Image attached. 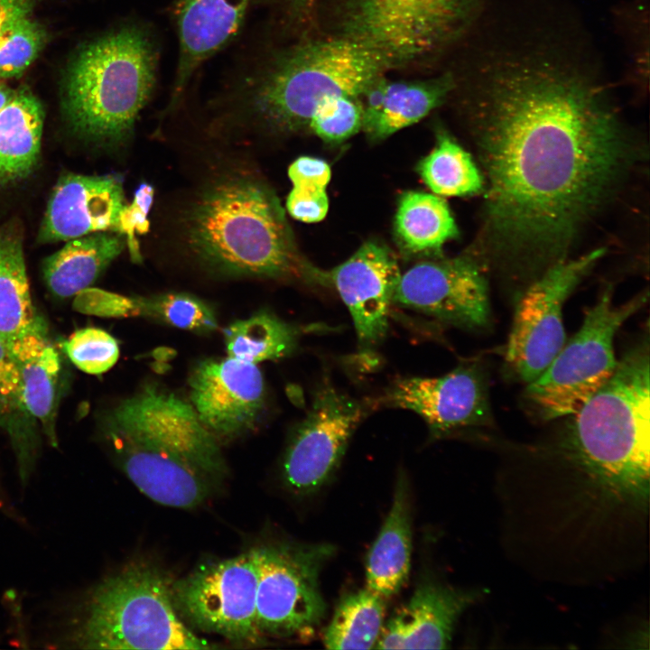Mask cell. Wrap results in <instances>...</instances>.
Returning a JSON list of instances; mask_svg holds the SVG:
<instances>
[{"mask_svg": "<svg viewBox=\"0 0 650 650\" xmlns=\"http://www.w3.org/2000/svg\"><path fill=\"white\" fill-rule=\"evenodd\" d=\"M474 98L484 179L478 253L513 298L570 257L636 150L601 86L549 53L488 63Z\"/></svg>", "mask_w": 650, "mask_h": 650, "instance_id": "6da1fadb", "label": "cell"}, {"mask_svg": "<svg viewBox=\"0 0 650 650\" xmlns=\"http://www.w3.org/2000/svg\"><path fill=\"white\" fill-rule=\"evenodd\" d=\"M44 113L27 88H19L0 112V189L26 178L40 155Z\"/></svg>", "mask_w": 650, "mask_h": 650, "instance_id": "cb8c5ba5", "label": "cell"}, {"mask_svg": "<svg viewBox=\"0 0 650 650\" xmlns=\"http://www.w3.org/2000/svg\"><path fill=\"white\" fill-rule=\"evenodd\" d=\"M189 385L192 408L218 441L252 430L265 405L264 378L256 364L228 356L199 363Z\"/></svg>", "mask_w": 650, "mask_h": 650, "instance_id": "9a60e30c", "label": "cell"}, {"mask_svg": "<svg viewBox=\"0 0 650 650\" xmlns=\"http://www.w3.org/2000/svg\"><path fill=\"white\" fill-rule=\"evenodd\" d=\"M15 91V89L0 82V112L14 98Z\"/></svg>", "mask_w": 650, "mask_h": 650, "instance_id": "ab89813d", "label": "cell"}, {"mask_svg": "<svg viewBox=\"0 0 650 650\" xmlns=\"http://www.w3.org/2000/svg\"><path fill=\"white\" fill-rule=\"evenodd\" d=\"M401 272L390 250L376 242L363 244L326 274L352 317L362 347L386 335L393 294Z\"/></svg>", "mask_w": 650, "mask_h": 650, "instance_id": "2e32d148", "label": "cell"}, {"mask_svg": "<svg viewBox=\"0 0 650 650\" xmlns=\"http://www.w3.org/2000/svg\"><path fill=\"white\" fill-rule=\"evenodd\" d=\"M124 206L122 181L116 176L63 175L52 190L38 238L49 243L116 232Z\"/></svg>", "mask_w": 650, "mask_h": 650, "instance_id": "e0dca14e", "label": "cell"}, {"mask_svg": "<svg viewBox=\"0 0 650 650\" xmlns=\"http://www.w3.org/2000/svg\"><path fill=\"white\" fill-rule=\"evenodd\" d=\"M479 590H458L434 580L421 583L387 622L376 649H445L461 614L481 599Z\"/></svg>", "mask_w": 650, "mask_h": 650, "instance_id": "ac0fdd59", "label": "cell"}, {"mask_svg": "<svg viewBox=\"0 0 650 650\" xmlns=\"http://www.w3.org/2000/svg\"><path fill=\"white\" fill-rule=\"evenodd\" d=\"M386 599L365 588L344 597L324 634L329 649H372L382 632Z\"/></svg>", "mask_w": 650, "mask_h": 650, "instance_id": "4316f807", "label": "cell"}, {"mask_svg": "<svg viewBox=\"0 0 650 650\" xmlns=\"http://www.w3.org/2000/svg\"><path fill=\"white\" fill-rule=\"evenodd\" d=\"M393 303L466 330L490 325L486 273L470 256L413 265L400 274Z\"/></svg>", "mask_w": 650, "mask_h": 650, "instance_id": "5bb4252c", "label": "cell"}, {"mask_svg": "<svg viewBox=\"0 0 650 650\" xmlns=\"http://www.w3.org/2000/svg\"><path fill=\"white\" fill-rule=\"evenodd\" d=\"M395 231L401 246L412 254L439 251L459 230L446 201L422 191H406L398 202Z\"/></svg>", "mask_w": 650, "mask_h": 650, "instance_id": "484cf974", "label": "cell"}, {"mask_svg": "<svg viewBox=\"0 0 650 650\" xmlns=\"http://www.w3.org/2000/svg\"><path fill=\"white\" fill-rule=\"evenodd\" d=\"M188 240L200 260L220 274H304L279 201L251 177L226 176L207 188L190 212Z\"/></svg>", "mask_w": 650, "mask_h": 650, "instance_id": "3957f363", "label": "cell"}, {"mask_svg": "<svg viewBox=\"0 0 650 650\" xmlns=\"http://www.w3.org/2000/svg\"><path fill=\"white\" fill-rule=\"evenodd\" d=\"M39 318L30 292L22 231L6 224L0 228V338L8 344Z\"/></svg>", "mask_w": 650, "mask_h": 650, "instance_id": "d4e9b609", "label": "cell"}, {"mask_svg": "<svg viewBox=\"0 0 650 650\" xmlns=\"http://www.w3.org/2000/svg\"><path fill=\"white\" fill-rule=\"evenodd\" d=\"M454 87L450 73L415 81H392L383 75L360 98L361 129L373 139L386 138L441 106Z\"/></svg>", "mask_w": 650, "mask_h": 650, "instance_id": "ffe728a7", "label": "cell"}, {"mask_svg": "<svg viewBox=\"0 0 650 650\" xmlns=\"http://www.w3.org/2000/svg\"><path fill=\"white\" fill-rule=\"evenodd\" d=\"M69 642L84 649H211L178 613L172 580L150 563L133 562L106 578L79 608Z\"/></svg>", "mask_w": 650, "mask_h": 650, "instance_id": "8992f818", "label": "cell"}, {"mask_svg": "<svg viewBox=\"0 0 650 650\" xmlns=\"http://www.w3.org/2000/svg\"><path fill=\"white\" fill-rule=\"evenodd\" d=\"M368 410L367 402L354 399L329 383L316 391L283 455L282 477L290 491L310 495L329 481Z\"/></svg>", "mask_w": 650, "mask_h": 650, "instance_id": "7c38bea8", "label": "cell"}, {"mask_svg": "<svg viewBox=\"0 0 650 650\" xmlns=\"http://www.w3.org/2000/svg\"><path fill=\"white\" fill-rule=\"evenodd\" d=\"M41 0H0V36L20 20L31 16Z\"/></svg>", "mask_w": 650, "mask_h": 650, "instance_id": "74e56055", "label": "cell"}, {"mask_svg": "<svg viewBox=\"0 0 650 650\" xmlns=\"http://www.w3.org/2000/svg\"><path fill=\"white\" fill-rule=\"evenodd\" d=\"M34 422L23 402L15 362L0 338V430L13 443L23 480L28 478L34 464L37 449Z\"/></svg>", "mask_w": 650, "mask_h": 650, "instance_id": "f546056e", "label": "cell"}, {"mask_svg": "<svg viewBox=\"0 0 650 650\" xmlns=\"http://www.w3.org/2000/svg\"><path fill=\"white\" fill-rule=\"evenodd\" d=\"M412 513L406 477L399 475L393 501L367 561L368 590L388 599L405 584L411 566Z\"/></svg>", "mask_w": 650, "mask_h": 650, "instance_id": "7402d4cb", "label": "cell"}, {"mask_svg": "<svg viewBox=\"0 0 650 650\" xmlns=\"http://www.w3.org/2000/svg\"><path fill=\"white\" fill-rule=\"evenodd\" d=\"M647 300L645 290L616 305L613 287L606 286L586 311L580 330L527 384L522 396L526 412L542 422L577 412L612 376L618 365L615 335Z\"/></svg>", "mask_w": 650, "mask_h": 650, "instance_id": "52a82bcc", "label": "cell"}, {"mask_svg": "<svg viewBox=\"0 0 650 650\" xmlns=\"http://www.w3.org/2000/svg\"><path fill=\"white\" fill-rule=\"evenodd\" d=\"M286 16L296 22L304 21L311 15L317 0H275Z\"/></svg>", "mask_w": 650, "mask_h": 650, "instance_id": "f35d334b", "label": "cell"}, {"mask_svg": "<svg viewBox=\"0 0 650 650\" xmlns=\"http://www.w3.org/2000/svg\"><path fill=\"white\" fill-rule=\"evenodd\" d=\"M159 49L148 27L129 22L84 44L62 84V109L75 130L99 143L125 140L157 81Z\"/></svg>", "mask_w": 650, "mask_h": 650, "instance_id": "277c9868", "label": "cell"}, {"mask_svg": "<svg viewBox=\"0 0 650 650\" xmlns=\"http://www.w3.org/2000/svg\"><path fill=\"white\" fill-rule=\"evenodd\" d=\"M47 40L45 28L25 17L0 36V79L20 76L33 62Z\"/></svg>", "mask_w": 650, "mask_h": 650, "instance_id": "d6a6232c", "label": "cell"}, {"mask_svg": "<svg viewBox=\"0 0 650 650\" xmlns=\"http://www.w3.org/2000/svg\"><path fill=\"white\" fill-rule=\"evenodd\" d=\"M366 402L369 409L390 407L414 412L435 437L493 425L488 376L478 361L463 363L439 377L398 378L376 398Z\"/></svg>", "mask_w": 650, "mask_h": 650, "instance_id": "4fadbf2b", "label": "cell"}, {"mask_svg": "<svg viewBox=\"0 0 650 650\" xmlns=\"http://www.w3.org/2000/svg\"><path fill=\"white\" fill-rule=\"evenodd\" d=\"M296 334L292 326L266 311L237 320L224 330L228 356L253 364L290 355L296 347Z\"/></svg>", "mask_w": 650, "mask_h": 650, "instance_id": "83f0119b", "label": "cell"}, {"mask_svg": "<svg viewBox=\"0 0 650 650\" xmlns=\"http://www.w3.org/2000/svg\"><path fill=\"white\" fill-rule=\"evenodd\" d=\"M153 200V188L142 183L135 192L130 205H125L120 212L116 232L122 235L128 246L133 261L141 262V252L135 234H144L149 229L147 219Z\"/></svg>", "mask_w": 650, "mask_h": 650, "instance_id": "d590c367", "label": "cell"}, {"mask_svg": "<svg viewBox=\"0 0 650 650\" xmlns=\"http://www.w3.org/2000/svg\"><path fill=\"white\" fill-rule=\"evenodd\" d=\"M257 568L253 550L200 564L172 581L176 609L186 624L232 643L264 641L256 625Z\"/></svg>", "mask_w": 650, "mask_h": 650, "instance_id": "8fae6325", "label": "cell"}, {"mask_svg": "<svg viewBox=\"0 0 650 650\" xmlns=\"http://www.w3.org/2000/svg\"><path fill=\"white\" fill-rule=\"evenodd\" d=\"M360 98L346 95L329 96L314 109L308 127L322 140L342 142L362 127Z\"/></svg>", "mask_w": 650, "mask_h": 650, "instance_id": "836d02e7", "label": "cell"}, {"mask_svg": "<svg viewBox=\"0 0 650 650\" xmlns=\"http://www.w3.org/2000/svg\"><path fill=\"white\" fill-rule=\"evenodd\" d=\"M266 58L237 84V105L251 121L281 133L308 127L329 96L360 98L389 70L378 54L339 35L299 42Z\"/></svg>", "mask_w": 650, "mask_h": 650, "instance_id": "7a4b0ae2", "label": "cell"}, {"mask_svg": "<svg viewBox=\"0 0 650 650\" xmlns=\"http://www.w3.org/2000/svg\"><path fill=\"white\" fill-rule=\"evenodd\" d=\"M125 244L115 231H100L68 240L48 256L42 274L51 292L60 298L75 296L90 287Z\"/></svg>", "mask_w": 650, "mask_h": 650, "instance_id": "603a6c76", "label": "cell"}, {"mask_svg": "<svg viewBox=\"0 0 650 650\" xmlns=\"http://www.w3.org/2000/svg\"><path fill=\"white\" fill-rule=\"evenodd\" d=\"M252 0H175L172 16L179 43L169 104H178L199 68L239 32Z\"/></svg>", "mask_w": 650, "mask_h": 650, "instance_id": "d6986e66", "label": "cell"}, {"mask_svg": "<svg viewBox=\"0 0 650 650\" xmlns=\"http://www.w3.org/2000/svg\"><path fill=\"white\" fill-rule=\"evenodd\" d=\"M104 432L125 474L153 501L192 509L213 495L218 482L200 470L209 460V442L187 412L146 408L104 423Z\"/></svg>", "mask_w": 650, "mask_h": 650, "instance_id": "5b68a950", "label": "cell"}, {"mask_svg": "<svg viewBox=\"0 0 650 650\" xmlns=\"http://www.w3.org/2000/svg\"><path fill=\"white\" fill-rule=\"evenodd\" d=\"M424 183L436 195L471 196L483 192L484 179L469 153L446 133H440L435 147L418 164Z\"/></svg>", "mask_w": 650, "mask_h": 650, "instance_id": "f1b7e54d", "label": "cell"}, {"mask_svg": "<svg viewBox=\"0 0 650 650\" xmlns=\"http://www.w3.org/2000/svg\"><path fill=\"white\" fill-rule=\"evenodd\" d=\"M604 254V248H595L561 260L520 294L505 353L506 371L514 378L532 382L562 348L564 302Z\"/></svg>", "mask_w": 650, "mask_h": 650, "instance_id": "30bf717a", "label": "cell"}, {"mask_svg": "<svg viewBox=\"0 0 650 650\" xmlns=\"http://www.w3.org/2000/svg\"><path fill=\"white\" fill-rule=\"evenodd\" d=\"M15 362L26 410L52 446H57L60 359L40 317L24 334L6 344Z\"/></svg>", "mask_w": 650, "mask_h": 650, "instance_id": "44dd1931", "label": "cell"}, {"mask_svg": "<svg viewBox=\"0 0 650 650\" xmlns=\"http://www.w3.org/2000/svg\"><path fill=\"white\" fill-rule=\"evenodd\" d=\"M288 175L292 182L286 200L290 215L306 223L322 220L329 209L326 192L331 177L329 164L319 158L302 156L290 165Z\"/></svg>", "mask_w": 650, "mask_h": 650, "instance_id": "4dcf8cb0", "label": "cell"}, {"mask_svg": "<svg viewBox=\"0 0 650 650\" xmlns=\"http://www.w3.org/2000/svg\"><path fill=\"white\" fill-rule=\"evenodd\" d=\"M63 347L74 366L90 375L107 371L119 357L116 339L98 328H84L75 331L67 339Z\"/></svg>", "mask_w": 650, "mask_h": 650, "instance_id": "e575fe53", "label": "cell"}, {"mask_svg": "<svg viewBox=\"0 0 650 650\" xmlns=\"http://www.w3.org/2000/svg\"><path fill=\"white\" fill-rule=\"evenodd\" d=\"M74 308L81 312L99 316H140L138 298H129L89 287L75 295Z\"/></svg>", "mask_w": 650, "mask_h": 650, "instance_id": "8d00e7d4", "label": "cell"}, {"mask_svg": "<svg viewBox=\"0 0 650 650\" xmlns=\"http://www.w3.org/2000/svg\"><path fill=\"white\" fill-rule=\"evenodd\" d=\"M477 0H342L339 36L378 54L389 70L433 56L468 25Z\"/></svg>", "mask_w": 650, "mask_h": 650, "instance_id": "ba28073f", "label": "cell"}, {"mask_svg": "<svg viewBox=\"0 0 650 650\" xmlns=\"http://www.w3.org/2000/svg\"><path fill=\"white\" fill-rule=\"evenodd\" d=\"M140 316L156 319L167 325L195 332L218 328L212 310L199 298L183 292H170L138 298Z\"/></svg>", "mask_w": 650, "mask_h": 650, "instance_id": "1f68e13d", "label": "cell"}, {"mask_svg": "<svg viewBox=\"0 0 650 650\" xmlns=\"http://www.w3.org/2000/svg\"><path fill=\"white\" fill-rule=\"evenodd\" d=\"M252 550L257 568L256 625L263 637L311 635L326 613L319 579L333 547L271 543Z\"/></svg>", "mask_w": 650, "mask_h": 650, "instance_id": "9c48e42d", "label": "cell"}]
</instances>
